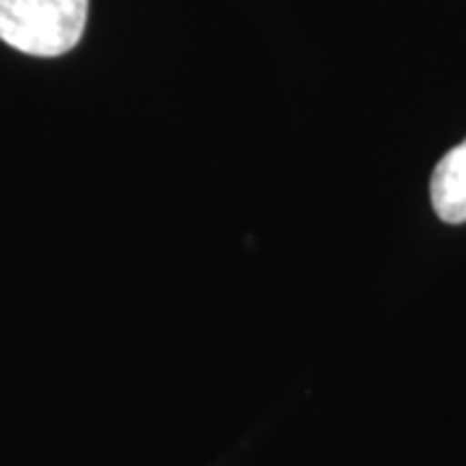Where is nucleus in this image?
Here are the masks:
<instances>
[{"instance_id": "nucleus-1", "label": "nucleus", "mask_w": 466, "mask_h": 466, "mask_svg": "<svg viewBox=\"0 0 466 466\" xmlns=\"http://www.w3.org/2000/svg\"><path fill=\"white\" fill-rule=\"evenodd\" d=\"M88 0H0V39L34 57H57L84 36Z\"/></svg>"}, {"instance_id": "nucleus-2", "label": "nucleus", "mask_w": 466, "mask_h": 466, "mask_svg": "<svg viewBox=\"0 0 466 466\" xmlns=\"http://www.w3.org/2000/svg\"><path fill=\"white\" fill-rule=\"evenodd\" d=\"M431 202L446 223H466V140L451 148L431 179Z\"/></svg>"}]
</instances>
